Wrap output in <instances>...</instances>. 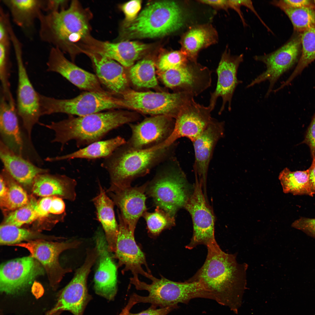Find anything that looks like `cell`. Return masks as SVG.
I'll list each match as a JSON object with an SVG mask.
<instances>
[{
    "label": "cell",
    "instance_id": "44",
    "mask_svg": "<svg viewBox=\"0 0 315 315\" xmlns=\"http://www.w3.org/2000/svg\"><path fill=\"white\" fill-rule=\"evenodd\" d=\"M187 56L181 50L170 52L162 55L158 64V69L163 72L183 65L188 62Z\"/></svg>",
    "mask_w": 315,
    "mask_h": 315
},
{
    "label": "cell",
    "instance_id": "36",
    "mask_svg": "<svg viewBox=\"0 0 315 315\" xmlns=\"http://www.w3.org/2000/svg\"><path fill=\"white\" fill-rule=\"evenodd\" d=\"M272 4L279 8L288 17L294 29L299 34L315 25V6L293 8L285 5L281 0L273 1Z\"/></svg>",
    "mask_w": 315,
    "mask_h": 315
},
{
    "label": "cell",
    "instance_id": "25",
    "mask_svg": "<svg viewBox=\"0 0 315 315\" xmlns=\"http://www.w3.org/2000/svg\"><path fill=\"white\" fill-rule=\"evenodd\" d=\"M83 46L87 51L112 60L126 68L132 66L148 47L146 44L136 41H102L91 35L85 40Z\"/></svg>",
    "mask_w": 315,
    "mask_h": 315
},
{
    "label": "cell",
    "instance_id": "50",
    "mask_svg": "<svg viewBox=\"0 0 315 315\" xmlns=\"http://www.w3.org/2000/svg\"><path fill=\"white\" fill-rule=\"evenodd\" d=\"M281 1L285 5L293 8H302L315 6L313 0H282Z\"/></svg>",
    "mask_w": 315,
    "mask_h": 315
},
{
    "label": "cell",
    "instance_id": "37",
    "mask_svg": "<svg viewBox=\"0 0 315 315\" xmlns=\"http://www.w3.org/2000/svg\"><path fill=\"white\" fill-rule=\"evenodd\" d=\"M129 76L132 83L138 87L152 88L158 84L155 63L151 60L144 59L133 65Z\"/></svg>",
    "mask_w": 315,
    "mask_h": 315
},
{
    "label": "cell",
    "instance_id": "28",
    "mask_svg": "<svg viewBox=\"0 0 315 315\" xmlns=\"http://www.w3.org/2000/svg\"><path fill=\"white\" fill-rule=\"evenodd\" d=\"M8 8L14 22L30 38L35 30V22L43 12L45 0H0Z\"/></svg>",
    "mask_w": 315,
    "mask_h": 315
},
{
    "label": "cell",
    "instance_id": "3",
    "mask_svg": "<svg viewBox=\"0 0 315 315\" xmlns=\"http://www.w3.org/2000/svg\"><path fill=\"white\" fill-rule=\"evenodd\" d=\"M137 119L133 114L112 110L84 116H69L66 119L42 125L54 131L51 142L60 144L62 150L72 140L78 147L101 140L111 131Z\"/></svg>",
    "mask_w": 315,
    "mask_h": 315
},
{
    "label": "cell",
    "instance_id": "7",
    "mask_svg": "<svg viewBox=\"0 0 315 315\" xmlns=\"http://www.w3.org/2000/svg\"><path fill=\"white\" fill-rule=\"evenodd\" d=\"M150 284L140 281L138 276L130 278V283L137 290L147 291L149 295L142 296L136 294L132 295L137 303H149L155 307L169 306L178 307L179 303L187 304L192 299L204 298L205 291L199 281L189 280L184 282L174 281L162 277H155Z\"/></svg>",
    "mask_w": 315,
    "mask_h": 315
},
{
    "label": "cell",
    "instance_id": "41",
    "mask_svg": "<svg viewBox=\"0 0 315 315\" xmlns=\"http://www.w3.org/2000/svg\"><path fill=\"white\" fill-rule=\"evenodd\" d=\"M37 201L32 197L26 205L10 213L7 217L4 224L20 227L30 223L39 217L36 210Z\"/></svg>",
    "mask_w": 315,
    "mask_h": 315
},
{
    "label": "cell",
    "instance_id": "12",
    "mask_svg": "<svg viewBox=\"0 0 315 315\" xmlns=\"http://www.w3.org/2000/svg\"><path fill=\"white\" fill-rule=\"evenodd\" d=\"M301 49L300 34H299L275 51L268 54L255 56L254 59L264 63L266 69L253 80L246 88L268 80L270 84L265 95L268 97L273 91L274 85L280 77L296 62Z\"/></svg>",
    "mask_w": 315,
    "mask_h": 315
},
{
    "label": "cell",
    "instance_id": "53",
    "mask_svg": "<svg viewBox=\"0 0 315 315\" xmlns=\"http://www.w3.org/2000/svg\"><path fill=\"white\" fill-rule=\"evenodd\" d=\"M137 303L134 299L130 297L127 304L118 315H127L132 308Z\"/></svg>",
    "mask_w": 315,
    "mask_h": 315
},
{
    "label": "cell",
    "instance_id": "34",
    "mask_svg": "<svg viewBox=\"0 0 315 315\" xmlns=\"http://www.w3.org/2000/svg\"><path fill=\"white\" fill-rule=\"evenodd\" d=\"M279 179L285 193L314 195L311 189L308 169L293 172L286 168L280 173Z\"/></svg>",
    "mask_w": 315,
    "mask_h": 315
},
{
    "label": "cell",
    "instance_id": "45",
    "mask_svg": "<svg viewBox=\"0 0 315 315\" xmlns=\"http://www.w3.org/2000/svg\"><path fill=\"white\" fill-rule=\"evenodd\" d=\"M291 226L315 238V218L302 217L295 220Z\"/></svg>",
    "mask_w": 315,
    "mask_h": 315
},
{
    "label": "cell",
    "instance_id": "26",
    "mask_svg": "<svg viewBox=\"0 0 315 315\" xmlns=\"http://www.w3.org/2000/svg\"><path fill=\"white\" fill-rule=\"evenodd\" d=\"M224 123L212 118L202 133L192 142L195 153V178L205 184L209 164L218 141L224 135Z\"/></svg>",
    "mask_w": 315,
    "mask_h": 315
},
{
    "label": "cell",
    "instance_id": "6",
    "mask_svg": "<svg viewBox=\"0 0 315 315\" xmlns=\"http://www.w3.org/2000/svg\"><path fill=\"white\" fill-rule=\"evenodd\" d=\"M146 192L156 206L173 216L184 206L189 196L185 175L175 156L160 164Z\"/></svg>",
    "mask_w": 315,
    "mask_h": 315
},
{
    "label": "cell",
    "instance_id": "8",
    "mask_svg": "<svg viewBox=\"0 0 315 315\" xmlns=\"http://www.w3.org/2000/svg\"><path fill=\"white\" fill-rule=\"evenodd\" d=\"M42 116L64 113L84 116L123 107L121 98L107 91H85L69 99H58L39 94Z\"/></svg>",
    "mask_w": 315,
    "mask_h": 315
},
{
    "label": "cell",
    "instance_id": "15",
    "mask_svg": "<svg viewBox=\"0 0 315 315\" xmlns=\"http://www.w3.org/2000/svg\"><path fill=\"white\" fill-rule=\"evenodd\" d=\"M45 272L40 263L30 256L4 262L0 267V291L11 295L20 293Z\"/></svg>",
    "mask_w": 315,
    "mask_h": 315
},
{
    "label": "cell",
    "instance_id": "10",
    "mask_svg": "<svg viewBox=\"0 0 315 315\" xmlns=\"http://www.w3.org/2000/svg\"><path fill=\"white\" fill-rule=\"evenodd\" d=\"M81 242L77 240L53 242L44 239L29 240L14 245L24 248L30 252V256L37 260L47 273L50 284L56 290L64 276L72 272L70 268H64L59 261L60 254L64 251L75 249Z\"/></svg>",
    "mask_w": 315,
    "mask_h": 315
},
{
    "label": "cell",
    "instance_id": "33",
    "mask_svg": "<svg viewBox=\"0 0 315 315\" xmlns=\"http://www.w3.org/2000/svg\"><path fill=\"white\" fill-rule=\"evenodd\" d=\"M125 139L119 136L105 140L92 143L77 151L63 155L47 158L45 160L54 162L75 159H96L104 158L120 146L125 144Z\"/></svg>",
    "mask_w": 315,
    "mask_h": 315
},
{
    "label": "cell",
    "instance_id": "4",
    "mask_svg": "<svg viewBox=\"0 0 315 315\" xmlns=\"http://www.w3.org/2000/svg\"><path fill=\"white\" fill-rule=\"evenodd\" d=\"M177 146L176 142L157 150H136L125 144L104 158L101 166L107 172L110 185L130 186L133 180L146 175L153 168L174 156Z\"/></svg>",
    "mask_w": 315,
    "mask_h": 315
},
{
    "label": "cell",
    "instance_id": "46",
    "mask_svg": "<svg viewBox=\"0 0 315 315\" xmlns=\"http://www.w3.org/2000/svg\"><path fill=\"white\" fill-rule=\"evenodd\" d=\"M141 0H132L125 3L122 6L121 9L125 16L124 22H131L136 18L141 8Z\"/></svg>",
    "mask_w": 315,
    "mask_h": 315
},
{
    "label": "cell",
    "instance_id": "5",
    "mask_svg": "<svg viewBox=\"0 0 315 315\" xmlns=\"http://www.w3.org/2000/svg\"><path fill=\"white\" fill-rule=\"evenodd\" d=\"M184 20L177 3L172 1H157L146 7L132 21L124 22L121 35L139 38L161 37L179 29Z\"/></svg>",
    "mask_w": 315,
    "mask_h": 315
},
{
    "label": "cell",
    "instance_id": "1",
    "mask_svg": "<svg viewBox=\"0 0 315 315\" xmlns=\"http://www.w3.org/2000/svg\"><path fill=\"white\" fill-rule=\"evenodd\" d=\"M207 247L204 265L190 279L200 282L212 300L234 311L238 293L246 285L247 265L239 264L235 255L223 251L216 241Z\"/></svg>",
    "mask_w": 315,
    "mask_h": 315
},
{
    "label": "cell",
    "instance_id": "29",
    "mask_svg": "<svg viewBox=\"0 0 315 315\" xmlns=\"http://www.w3.org/2000/svg\"><path fill=\"white\" fill-rule=\"evenodd\" d=\"M0 157L4 169L9 175L24 185L33 183L37 176L48 171V169L39 167L31 161L14 153L1 141Z\"/></svg>",
    "mask_w": 315,
    "mask_h": 315
},
{
    "label": "cell",
    "instance_id": "16",
    "mask_svg": "<svg viewBox=\"0 0 315 315\" xmlns=\"http://www.w3.org/2000/svg\"><path fill=\"white\" fill-rule=\"evenodd\" d=\"M208 106L197 103L194 98L181 110L175 118L173 131L164 142L153 148L154 149L168 146L179 138L186 137L192 142L198 137L206 128L212 118V111Z\"/></svg>",
    "mask_w": 315,
    "mask_h": 315
},
{
    "label": "cell",
    "instance_id": "21",
    "mask_svg": "<svg viewBox=\"0 0 315 315\" xmlns=\"http://www.w3.org/2000/svg\"><path fill=\"white\" fill-rule=\"evenodd\" d=\"M244 59L243 54L233 56L231 55L229 50L226 48L222 54L216 69L217 81L214 91L211 93L209 106L212 111L214 109L218 98L222 99V104L218 112L220 115L224 110L226 103L228 104V110H231L232 97L237 86L242 81L237 77L238 70Z\"/></svg>",
    "mask_w": 315,
    "mask_h": 315
},
{
    "label": "cell",
    "instance_id": "51",
    "mask_svg": "<svg viewBox=\"0 0 315 315\" xmlns=\"http://www.w3.org/2000/svg\"><path fill=\"white\" fill-rule=\"evenodd\" d=\"M200 2L209 5L218 9H221L227 10L229 8L228 0H199Z\"/></svg>",
    "mask_w": 315,
    "mask_h": 315
},
{
    "label": "cell",
    "instance_id": "48",
    "mask_svg": "<svg viewBox=\"0 0 315 315\" xmlns=\"http://www.w3.org/2000/svg\"><path fill=\"white\" fill-rule=\"evenodd\" d=\"M68 1L66 0H45L43 12L45 13L57 12L65 9Z\"/></svg>",
    "mask_w": 315,
    "mask_h": 315
},
{
    "label": "cell",
    "instance_id": "2",
    "mask_svg": "<svg viewBox=\"0 0 315 315\" xmlns=\"http://www.w3.org/2000/svg\"><path fill=\"white\" fill-rule=\"evenodd\" d=\"M90 14L77 1L60 11L43 12L38 19L40 38L74 58L80 53L81 44L90 35Z\"/></svg>",
    "mask_w": 315,
    "mask_h": 315
},
{
    "label": "cell",
    "instance_id": "35",
    "mask_svg": "<svg viewBox=\"0 0 315 315\" xmlns=\"http://www.w3.org/2000/svg\"><path fill=\"white\" fill-rule=\"evenodd\" d=\"M301 55L294 71L280 86L283 89L288 85L309 64L315 60V25L300 34Z\"/></svg>",
    "mask_w": 315,
    "mask_h": 315
},
{
    "label": "cell",
    "instance_id": "24",
    "mask_svg": "<svg viewBox=\"0 0 315 315\" xmlns=\"http://www.w3.org/2000/svg\"><path fill=\"white\" fill-rule=\"evenodd\" d=\"M47 71L57 73L80 89L86 91L103 92L96 75L88 72L69 60L63 52L52 47L46 63Z\"/></svg>",
    "mask_w": 315,
    "mask_h": 315
},
{
    "label": "cell",
    "instance_id": "22",
    "mask_svg": "<svg viewBox=\"0 0 315 315\" xmlns=\"http://www.w3.org/2000/svg\"><path fill=\"white\" fill-rule=\"evenodd\" d=\"M148 182L138 187L110 185L106 192L126 223L134 232L140 218L147 211L145 194Z\"/></svg>",
    "mask_w": 315,
    "mask_h": 315
},
{
    "label": "cell",
    "instance_id": "31",
    "mask_svg": "<svg viewBox=\"0 0 315 315\" xmlns=\"http://www.w3.org/2000/svg\"><path fill=\"white\" fill-rule=\"evenodd\" d=\"M32 191L37 195L46 197L58 195L74 201L76 199V180L65 176H56L39 174L33 183Z\"/></svg>",
    "mask_w": 315,
    "mask_h": 315
},
{
    "label": "cell",
    "instance_id": "23",
    "mask_svg": "<svg viewBox=\"0 0 315 315\" xmlns=\"http://www.w3.org/2000/svg\"><path fill=\"white\" fill-rule=\"evenodd\" d=\"M95 240L98 256L94 277V290L99 295L112 300L117 292V267L108 250L105 235L101 230L97 231Z\"/></svg>",
    "mask_w": 315,
    "mask_h": 315
},
{
    "label": "cell",
    "instance_id": "54",
    "mask_svg": "<svg viewBox=\"0 0 315 315\" xmlns=\"http://www.w3.org/2000/svg\"><path fill=\"white\" fill-rule=\"evenodd\" d=\"M0 199H1L6 195L8 189L6 185L4 178L2 175L0 176Z\"/></svg>",
    "mask_w": 315,
    "mask_h": 315
},
{
    "label": "cell",
    "instance_id": "49",
    "mask_svg": "<svg viewBox=\"0 0 315 315\" xmlns=\"http://www.w3.org/2000/svg\"><path fill=\"white\" fill-rule=\"evenodd\" d=\"M156 307L152 306L147 309L136 314L129 312L127 315H167L171 312L178 307L174 306H169L156 309Z\"/></svg>",
    "mask_w": 315,
    "mask_h": 315
},
{
    "label": "cell",
    "instance_id": "9",
    "mask_svg": "<svg viewBox=\"0 0 315 315\" xmlns=\"http://www.w3.org/2000/svg\"><path fill=\"white\" fill-rule=\"evenodd\" d=\"M123 107L153 116L166 115L176 118L194 97L186 92H139L125 90L121 94Z\"/></svg>",
    "mask_w": 315,
    "mask_h": 315
},
{
    "label": "cell",
    "instance_id": "30",
    "mask_svg": "<svg viewBox=\"0 0 315 315\" xmlns=\"http://www.w3.org/2000/svg\"><path fill=\"white\" fill-rule=\"evenodd\" d=\"M99 186V193L92 201L96 208L97 219L104 231L108 250L114 253L119 229L114 210L115 204L100 183Z\"/></svg>",
    "mask_w": 315,
    "mask_h": 315
},
{
    "label": "cell",
    "instance_id": "13",
    "mask_svg": "<svg viewBox=\"0 0 315 315\" xmlns=\"http://www.w3.org/2000/svg\"><path fill=\"white\" fill-rule=\"evenodd\" d=\"M14 51L18 73L16 108L23 127L31 139L33 127L36 124H41L39 120L42 116L39 93L29 78L24 63L22 49L17 48Z\"/></svg>",
    "mask_w": 315,
    "mask_h": 315
},
{
    "label": "cell",
    "instance_id": "18",
    "mask_svg": "<svg viewBox=\"0 0 315 315\" xmlns=\"http://www.w3.org/2000/svg\"><path fill=\"white\" fill-rule=\"evenodd\" d=\"M161 79L167 87L194 97L209 87L212 71L208 68L190 61L179 67L161 72Z\"/></svg>",
    "mask_w": 315,
    "mask_h": 315
},
{
    "label": "cell",
    "instance_id": "43",
    "mask_svg": "<svg viewBox=\"0 0 315 315\" xmlns=\"http://www.w3.org/2000/svg\"><path fill=\"white\" fill-rule=\"evenodd\" d=\"M65 206L62 199L55 196L45 197L37 201L36 210L39 218L49 214L60 215L65 212Z\"/></svg>",
    "mask_w": 315,
    "mask_h": 315
},
{
    "label": "cell",
    "instance_id": "32",
    "mask_svg": "<svg viewBox=\"0 0 315 315\" xmlns=\"http://www.w3.org/2000/svg\"><path fill=\"white\" fill-rule=\"evenodd\" d=\"M217 32L209 24L191 27L182 36L180 43L181 50L189 61L197 62L198 53L202 49L216 43Z\"/></svg>",
    "mask_w": 315,
    "mask_h": 315
},
{
    "label": "cell",
    "instance_id": "17",
    "mask_svg": "<svg viewBox=\"0 0 315 315\" xmlns=\"http://www.w3.org/2000/svg\"><path fill=\"white\" fill-rule=\"evenodd\" d=\"M119 224L116 249L113 256L118 260V266L124 265L122 273L130 271L133 276L140 274L152 280L154 277L148 267L145 256L135 241L134 232L117 210Z\"/></svg>",
    "mask_w": 315,
    "mask_h": 315
},
{
    "label": "cell",
    "instance_id": "11",
    "mask_svg": "<svg viewBox=\"0 0 315 315\" xmlns=\"http://www.w3.org/2000/svg\"><path fill=\"white\" fill-rule=\"evenodd\" d=\"M98 256L95 247L87 250L84 263L77 270L69 283L59 292L57 304L50 312L67 311L74 315H83L90 299L87 279Z\"/></svg>",
    "mask_w": 315,
    "mask_h": 315
},
{
    "label": "cell",
    "instance_id": "56",
    "mask_svg": "<svg viewBox=\"0 0 315 315\" xmlns=\"http://www.w3.org/2000/svg\"><path fill=\"white\" fill-rule=\"evenodd\" d=\"M313 2L315 6V0H313Z\"/></svg>",
    "mask_w": 315,
    "mask_h": 315
},
{
    "label": "cell",
    "instance_id": "19",
    "mask_svg": "<svg viewBox=\"0 0 315 315\" xmlns=\"http://www.w3.org/2000/svg\"><path fill=\"white\" fill-rule=\"evenodd\" d=\"M175 120L166 115L147 118L137 124L130 123L131 135L125 144L136 150L150 149L165 141L172 134Z\"/></svg>",
    "mask_w": 315,
    "mask_h": 315
},
{
    "label": "cell",
    "instance_id": "52",
    "mask_svg": "<svg viewBox=\"0 0 315 315\" xmlns=\"http://www.w3.org/2000/svg\"><path fill=\"white\" fill-rule=\"evenodd\" d=\"M308 169L311 189L314 195L315 194V157L312 158V164Z\"/></svg>",
    "mask_w": 315,
    "mask_h": 315
},
{
    "label": "cell",
    "instance_id": "39",
    "mask_svg": "<svg viewBox=\"0 0 315 315\" xmlns=\"http://www.w3.org/2000/svg\"><path fill=\"white\" fill-rule=\"evenodd\" d=\"M142 216L146 222L148 234L153 237L158 236L163 230L170 228L175 224V217L158 206L153 212L146 211Z\"/></svg>",
    "mask_w": 315,
    "mask_h": 315
},
{
    "label": "cell",
    "instance_id": "38",
    "mask_svg": "<svg viewBox=\"0 0 315 315\" xmlns=\"http://www.w3.org/2000/svg\"><path fill=\"white\" fill-rule=\"evenodd\" d=\"M55 239L57 238L40 235L25 229L4 224L0 228L1 245H13L26 241L37 239Z\"/></svg>",
    "mask_w": 315,
    "mask_h": 315
},
{
    "label": "cell",
    "instance_id": "57",
    "mask_svg": "<svg viewBox=\"0 0 315 315\" xmlns=\"http://www.w3.org/2000/svg\"><path fill=\"white\" fill-rule=\"evenodd\" d=\"M314 315H315V314H314Z\"/></svg>",
    "mask_w": 315,
    "mask_h": 315
},
{
    "label": "cell",
    "instance_id": "20",
    "mask_svg": "<svg viewBox=\"0 0 315 315\" xmlns=\"http://www.w3.org/2000/svg\"><path fill=\"white\" fill-rule=\"evenodd\" d=\"M16 104L9 102L1 92V140L10 150L31 161L28 154H38L31 141L26 140L19 123Z\"/></svg>",
    "mask_w": 315,
    "mask_h": 315
},
{
    "label": "cell",
    "instance_id": "14",
    "mask_svg": "<svg viewBox=\"0 0 315 315\" xmlns=\"http://www.w3.org/2000/svg\"><path fill=\"white\" fill-rule=\"evenodd\" d=\"M195 179L193 191L184 206L191 216L193 224L192 237L189 244L186 246L189 249L200 244L207 246L216 241L213 213L206 200L202 189V183Z\"/></svg>",
    "mask_w": 315,
    "mask_h": 315
},
{
    "label": "cell",
    "instance_id": "47",
    "mask_svg": "<svg viewBox=\"0 0 315 315\" xmlns=\"http://www.w3.org/2000/svg\"><path fill=\"white\" fill-rule=\"evenodd\" d=\"M302 143L309 147L311 157H315V113L306 131L304 140Z\"/></svg>",
    "mask_w": 315,
    "mask_h": 315
},
{
    "label": "cell",
    "instance_id": "55",
    "mask_svg": "<svg viewBox=\"0 0 315 315\" xmlns=\"http://www.w3.org/2000/svg\"><path fill=\"white\" fill-rule=\"evenodd\" d=\"M61 311H58L52 312H50L48 315H60L61 312Z\"/></svg>",
    "mask_w": 315,
    "mask_h": 315
},
{
    "label": "cell",
    "instance_id": "27",
    "mask_svg": "<svg viewBox=\"0 0 315 315\" xmlns=\"http://www.w3.org/2000/svg\"><path fill=\"white\" fill-rule=\"evenodd\" d=\"M82 53L91 59L96 75L102 86L107 91L114 94H121L125 90L127 78L124 67L112 60L88 51Z\"/></svg>",
    "mask_w": 315,
    "mask_h": 315
},
{
    "label": "cell",
    "instance_id": "42",
    "mask_svg": "<svg viewBox=\"0 0 315 315\" xmlns=\"http://www.w3.org/2000/svg\"><path fill=\"white\" fill-rule=\"evenodd\" d=\"M7 173L9 185L6 195L0 199V204L8 210L14 211L26 205L29 200L25 191L10 178V175Z\"/></svg>",
    "mask_w": 315,
    "mask_h": 315
},
{
    "label": "cell",
    "instance_id": "40",
    "mask_svg": "<svg viewBox=\"0 0 315 315\" xmlns=\"http://www.w3.org/2000/svg\"><path fill=\"white\" fill-rule=\"evenodd\" d=\"M11 40L0 41V79L1 91L8 99L13 97L9 81L10 62Z\"/></svg>",
    "mask_w": 315,
    "mask_h": 315
}]
</instances>
